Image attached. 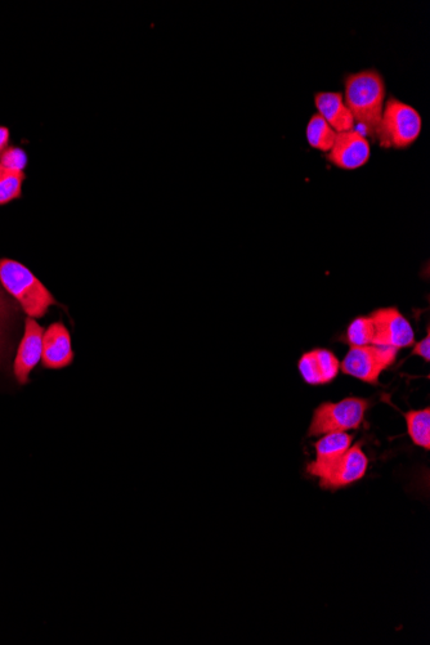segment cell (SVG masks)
Returning a JSON list of instances; mask_svg holds the SVG:
<instances>
[{"mask_svg": "<svg viewBox=\"0 0 430 645\" xmlns=\"http://www.w3.org/2000/svg\"><path fill=\"white\" fill-rule=\"evenodd\" d=\"M385 82L375 69L358 71L344 79V102L362 133L376 140L385 105Z\"/></svg>", "mask_w": 430, "mask_h": 645, "instance_id": "1", "label": "cell"}, {"mask_svg": "<svg viewBox=\"0 0 430 645\" xmlns=\"http://www.w3.org/2000/svg\"><path fill=\"white\" fill-rule=\"evenodd\" d=\"M0 285L30 318H43L57 302L43 282L20 262L13 259L0 261Z\"/></svg>", "mask_w": 430, "mask_h": 645, "instance_id": "2", "label": "cell"}, {"mask_svg": "<svg viewBox=\"0 0 430 645\" xmlns=\"http://www.w3.org/2000/svg\"><path fill=\"white\" fill-rule=\"evenodd\" d=\"M421 129L423 120L419 111L396 97H389L384 105L376 140H379L383 149L405 150L418 140Z\"/></svg>", "mask_w": 430, "mask_h": 645, "instance_id": "3", "label": "cell"}, {"mask_svg": "<svg viewBox=\"0 0 430 645\" xmlns=\"http://www.w3.org/2000/svg\"><path fill=\"white\" fill-rule=\"evenodd\" d=\"M369 407V400L358 397L344 398L337 403H322L313 412L308 437H321L328 433L358 429L364 423Z\"/></svg>", "mask_w": 430, "mask_h": 645, "instance_id": "4", "label": "cell"}, {"mask_svg": "<svg viewBox=\"0 0 430 645\" xmlns=\"http://www.w3.org/2000/svg\"><path fill=\"white\" fill-rule=\"evenodd\" d=\"M374 324V346L409 348L415 344V331L410 321L396 307L379 308L371 315Z\"/></svg>", "mask_w": 430, "mask_h": 645, "instance_id": "5", "label": "cell"}, {"mask_svg": "<svg viewBox=\"0 0 430 645\" xmlns=\"http://www.w3.org/2000/svg\"><path fill=\"white\" fill-rule=\"evenodd\" d=\"M370 156V141L364 133L355 128L337 134V140L326 159L339 169L356 170L369 163Z\"/></svg>", "mask_w": 430, "mask_h": 645, "instance_id": "6", "label": "cell"}, {"mask_svg": "<svg viewBox=\"0 0 430 645\" xmlns=\"http://www.w3.org/2000/svg\"><path fill=\"white\" fill-rule=\"evenodd\" d=\"M43 335L42 326L35 321V318L29 317L25 322L24 337L21 339L15 361H13V375L20 385L30 382L31 373L42 361Z\"/></svg>", "mask_w": 430, "mask_h": 645, "instance_id": "7", "label": "cell"}, {"mask_svg": "<svg viewBox=\"0 0 430 645\" xmlns=\"http://www.w3.org/2000/svg\"><path fill=\"white\" fill-rule=\"evenodd\" d=\"M387 370L378 348L371 344L366 347H351L344 360L340 362V371L371 385H379V378Z\"/></svg>", "mask_w": 430, "mask_h": 645, "instance_id": "8", "label": "cell"}, {"mask_svg": "<svg viewBox=\"0 0 430 645\" xmlns=\"http://www.w3.org/2000/svg\"><path fill=\"white\" fill-rule=\"evenodd\" d=\"M369 467V459L362 451L360 445L351 447L338 463L331 468L326 476L320 479V486L324 490H339L365 477Z\"/></svg>", "mask_w": 430, "mask_h": 645, "instance_id": "9", "label": "cell"}, {"mask_svg": "<svg viewBox=\"0 0 430 645\" xmlns=\"http://www.w3.org/2000/svg\"><path fill=\"white\" fill-rule=\"evenodd\" d=\"M75 353L70 331L62 322H55L44 331L43 356L44 369L62 370L73 364Z\"/></svg>", "mask_w": 430, "mask_h": 645, "instance_id": "10", "label": "cell"}, {"mask_svg": "<svg viewBox=\"0 0 430 645\" xmlns=\"http://www.w3.org/2000/svg\"><path fill=\"white\" fill-rule=\"evenodd\" d=\"M353 436L347 432L324 434L315 443L316 460L308 464L307 473L322 479L352 447Z\"/></svg>", "mask_w": 430, "mask_h": 645, "instance_id": "11", "label": "cell"}, {"mask_svg": "<svg viewBox=\"0 0 430 645\" xmlns=\"http://www.w3.org/2000/svg\"><path fill=\"white\" fill-rule=\"evenodd\" d=\"M315 105L318 115H321L335 132L343 133L355 129V119L348 110L342 93L318 92L315 94Z\"/></svg>", "mask_w": 430, "mask_h": 645, "instance_id": "12", "label": "cell"}, {"mask_svg": "<svg viewBox=\"0 0 430 645\" xmlns=\"http://www.w3.org/2000/svg\"><path fill=\"white\" fill-rule=\"evenodd\" d=\"M337 132L330 127L321 115H313L307 125L306 137L308 145L317 151L328 152L333 149Z\"/></svg>", "mask_w": 430, "mask_h": 645, "instance_id": "13", "label": "cell"}, {"mask_svg": "<svg viewBox=\"0 0 430 645\" xmlns=\"http://www.w3.org/2000/svg\"><path fill=\"white\" fill-rule=\"evenodd\" d=\"M405 416L407 433L421 449L430 450V409L411 410Z\"/></svg>", "mask_w": 430, "mask_h": 645, "instance_id": "14", "label": "cell"}, {"mask_svg": "<svg viewBox=\"0 0 430 645\" xmlns=\"http://www.w3.org/2000/svg\"><path fill=\"white\" fill-rule=\"evenodd\" d=\"M25 173L0 165V205H6L22 195Z\"/></svg>", "mask_w": 430, "mask_h": 645, "instance_id": "15", "label": "cell"}, {"mask_svg": "<svg viewBox=\"0 0 430 645\" xmlns=\"http://www.w3.org/2000/svg\"><path fill=\"white\" fill-rule=\"evenodd\" d=\"M374 324L370 316L357 317L348 326L346 340L349 347H366L373 344Z\"/></svg>", "mask_w": 430, "mask_h": 645, "instance_id": "16", "label": "cell"}, {"mask_svg": "<svg viewBox=\"0 0 430 645\" xmlns=\"http://www.w3.org/2000/svg\"><path fill=\"white\" fill-rule=\"evenodd\" d=\"M300 375L309 385H325L324 375H322L320 360H318L317 349L315 351L304 353L298 362Z\"/></svg>", "mask_w": 430, "mask_h": 645, "instance_id": "17", "label": "cell"}, {"mask_svg": "<svg viewBox=\"0 0 430 645\" xmlns=\"http://www.w3.org/2000/svg\"><path fill=\"white\" fill-rule=\"evenodd\" d=\"M26 164H28V155L19 147H7L0 154V165H3L4 168L24 172Z\"/></svg>", "mask_w": 430, "mask_h": 645, "instance_id": "18", "label": "cell"}, {"mask_svg": "<svg viewBox=\"0 0 430 645\" xmlns=\"http://www.w3.org/2000/svg\"><path fill=\"white\" fill-rule=\"evenodd\" d=\"M412 355L419 356L423 358L425 362L430 361V330L428 328L427 337L420 342L414 344V349H412Z\"/></svg>", "mask_w": 430, "mask_h": 645, "instance_id": "19", "label": "cell"}, {"mask_svg": "<svg viewBox=\"0 0 430 645\" xmlns=\"http://www.w3.org/2000/svg\"><path fill=\"white\" fill-rule=\"evenodd\" d=\"M15 312V307L10 303V300L6 298V295L3 293V289L0 288V328H2L4 322L8 320Z\"/></svg>", "mask_w": 430, "mask_h": 645, "instance_id": "20", "label": "cell"}, {"mask_svg": "<svg viewBox=\"0 0 430 645\" xmlns=\"http://www.w3.org/2000/svg\"><path fill=\"white\" fill-rule=\"evenodd\" d=\"M10 142V131L6 127H0V154L8 147Z\"/></svg>", "mask_w": 430, "mask_h": 645, "instance_id": "21", "label": "cell"}, {"mask_svg": "<svg viewBox=\"0 0 430 645\" xmlns=\"http://www.w3.org/2000/svg\"><path fill=\"white\" fill-rule=\"evenodd\" d=\"M2 328H0V355H2V346H3V340H2Z\"/></svg>", "mask_w": 430, "mask_h": 645, "instance_id": "22", "label": "cell"}]
</instances>
